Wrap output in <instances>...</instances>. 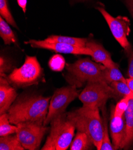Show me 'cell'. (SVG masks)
<instances>
[{"label": "cell", "mask_w": 133, "mask_h": 150, "mask_svg": "<svg viewBox=\"0 0 133 150\" xmlns=\"http://www.w3.org/2000/svg\"><path fill=\"white\" fill-rule=\"evenodd\" d=\"M51 97L38 95H22L16 98L7 114L12 125L23 122L44 123Z\"/></svg>", "instance_id": "6da1fadb"}, {"label": "cell", "mask_w": 133, "mask_h": 150, "mask_svg": "<svg viewBox=\"0 0 133 150\" xmlns=\"http://www.w3.org/2000/svg\"><path fill=\"white\" fill-rule=\"evenodd\" d=\"M66 114L77 131L85 133L96 149L100 150L103 142V125L100 109L82 106L66 112Z\"/></svg>", "instance_id": "7a4b0ae2"}, {"label": "cell", "mask_w": 133, "mask_h": 150, "mask_svg": "<svg viewBox=\"0 0 133 150\" xmlns=\"http://www.w3.org/2000/svg\"><path fill=\"white\" fill-rule=\"evenodd\" d=\"M105 68L104 65L88 58L80 59L72 64H66L68 72L65 76V80L70 85L77 88L90 81L106 82L103 77Z\"/></svg>", "instance_id": "3957f363"}, {"label": "cell", "mask_w": 133, "mask_h": 150, "mask_svg": "<svg viewBox=\"0 0 133 150\" xmlns=\"http://www.w3.org/2000/svg\"><path fill=\"white\" fill-rule=\"evenodd\" d=\"M49 135L42 150H66L70 147L75 127L67 117L66 112L54 118L50 122Z\"/></svg>", "instance_id": "277c9868"}, {"label": "cell", "mask_w": 133, "mask_h": 150, "mask_svg": "<svg viewBox=\"0 0 133 150\" xmlns=\"http://www.w3.org/2000/svg\"><path fill=\"white\" fill-rule=\"evenodd\" d=\"M43 70L37 57L26 56L23 65L14 69L6 79L17 87H25L37 84L41 79Z\"/></svg>", "instance_id": "5b68a950"}, {"label": "cell", "mask_w": 133, "mask_h": 150, "mask_svg": "<svg viewBox=\"0 0 133 150\" xmlns=\"http://www.w3.org/2000/svg\"><path fill=\"white\" fill-rule=\"evenodd\" d=\"M78 98L83 106L101 110L109 99H116V96L113 88L107 83L90 81L87 83Z\"/></svg>", "instance_id": "8992f818"}, {"label": "cell", "mask_w": 133, "mask_h": 150, "mask_svg": "<svg viewBox=\"0 0 133 150\" xmlns=\"http://www.w3.org/2000/svg\"><path fill=\"white\" fill-rule=\"evenodd\" d=\"M80 94L75 86L70 85L56 89L51 98L49 111L44 125L47 126L56 117L64 114L69 105Z\"/></svg>", "instance_id": "52a82bcc"}, {"label": "cell", "mask_w": 133, "mask_h": 150, "mask_svg": "<svg viewBox=\"0 0 133 150\" xmlns=\"http://www.w3.org/2000/svg\"><path fill=\"white\" fill-rule=\"evenodd\" d=\"M16 135L25 149L36 150L49 128L43 123L37 122H23L17 125Z\"/></svg>", "instance_id": "ba28073f"}, {"label": "cell", "mask_w": 133, "mask_h": 150, "mask_svg": "<svg viewBox=\"0 0 133 150\" xmlns=\"http://www.w3.org/2000/svg\"><path fill=\"white\" fill-rule=\"evenodd\" d=\"M96 8L101 13L110 28V31L115 38L119 42L125 52L132 49V47L127 37L130 33V21L126 16H118L113 18L103 7H97Z\"/></svg>", "instance_id": "9c48e42d"}, {"label": "cell", "mask_w": 133, "mask_h": 150, "mask_svg": "<svg viewBox=\"0 0 133 150\" xmlns=\"http://www.w3.org/2000/svg\"><path fill=\"white\" fill-rule=\"evenodd\" d=\"M26 44H30L31 46L34 48L43 49L50 50H53L56 53L72 54L75 55L84 54L90 55L91 56L92 51L87 47H81L72 46L60 42H49L45 40H30L25 42Z\"/></svg>", "instance_id": "30bf717a"}, {"label": "cell", "mask_w": 133, "mask_h": 150, "mask_svg": "<svg viewBox=\"0 0 133 150\" xmlns=\"http://www.w3.org/2000/svg\"><path fill=\"white\" fill-rule=\"evenodd\" d=\"M110 133L112 138V143L115 149H122L127 134L124 115L121 117H115L111 112Z\"/></svg>", "instance_id": "8fae6325"}, {"label": "cell", "mask_w": 133, "mask_h": 150, "mask_svg": "<svg viewBox=\"0 0 133 150\" xmlns=\"http://www.w3.org/2000/svg\"><path fill=\"white\" fill-rule=\"evenodd\" d=\"M6 77L0 78V114L7 113L18 98V93Z\"/></svg>", "instance_id": "7c38bea8"}, {"label": "cell", "mask_w": 133, "mask_h": 150, "mask_svg": "<svg viewBox=\"0 0 133 150\" xmlns=\"http://www.w3.org/2000/svg\"><path fill=\"white\" fill-rule=\"evenodd\" d=\"M86 47L92 51L91 57L96 62L102 64L108 68H113L118 65L112 61L110 53L101 44L93 40L88 39Z\"/></svg>", "instance_id": "4fadbf2b"}, {"label": "cell", "mask_w": 133, "mask_h": 150, "mask_svg": "<svg viewBox=\"0 0 133 150\" xmlns=\"http://www.w3.org/2000/svg\"><path fill=\"white\" fill-rule=\"evenodd\" d=\"M127 134L122 149H127L133 145V98L129 100L128 107L124 113Z\"/></svg>", "instance_id": "5bb4252c"}, {"label": "cell", "mask_w": 133, "mask_h": 150, "mask_svg": "<svg viewBox=\"0 0 133 150\" xmlns=\"http://www.w3.org/2000/svg\"><path fill=\"white\" fill-rule=\"evenodd\" d=\"M94 145L92 141L85 133L77 131L75 138L73 139L70 145V150L91 149Z\"/></svg>", "instance_id": "9a60e30c"}, {"label": "cell", "mask_w": 133, "mask_h": 150, "mask_svg": "<svg viewBox=\"0 0 133 150\" xmlns=\"http://www.w3.org/2000/svg\"><path fill=\"white\" fill-rule=\"evenodd\" d=\"M44 40L49 42H60L77 47H86V44L88 39L84 38L51 35Z\"/></svg>", "instance_id": "2e32d148"}, {"label": "cell", "mask_w": 133, "mask_h": 150, "mask_svg": "<svg viewBox=\"0 0 133 150\" xmlns=\"http://www.w3.org/2000/svg\"><path fill=\"white\" fill-rule=\"evenodd\" d=\"M1 150H24L25 148L19 141L16 134H10L0 138Z\"/></svg>", "instance_id": "e0dca14e"}, {"label": "cell", "mask_w": 133, "mask_h": 150, "mask_svg": "<svg viewBox=\"0 0 133 150\" xmlns=\"http://www.w3.org/2000/svg\"><path fill=\"white\" fill-rule=\"evenodd\" d=\"M103 77L106 82L110 85L112 82L124 81L127 82L121 71L119 69L118 64L113 68H105L103 70Z\"/></svg>", "instance_id": "ac0fdd59"}, {"label": "cell", "mask_w": 133, "mask_h": 150, "mask_svg": "<svg viewBox=\"0 0 133 150\" xmlns=\"http://www.w3.org/2000/svg\"><path fill=\"white\" fill-rule=\"evenodd\" d=\"M116 95V99L128 98H133V92L128 86L127 82L115 81L110 84Z\"/></svg>", "instance_id": "d6986e66"}, {"label": "cell", "mask_w": 133, "mask_h": 150, "mask_svg": "<svg viewBox=\"0 0 133 150\" xmlns=\"http://www.w3.org/2000/svg\"><path fill=\"white\" fill-rule=\"evenodd\" d=\"M103 112V142L100 148V150H115L114 146L110 141L109 137V130H108V117L106 112L105 106L101 109Z\"/></svg>", "instance_id": "ffe728a7"}, {"label": "cell", "mask_w": 133, "mask_h": 150, "mask_svg": "<svg viewBox=\"0 0 133 150\" xmlns=\"http://www.w3.org/2000/svg\"><path fill=\"white\" fill-rule=\"evenodd\" d=\"M0 36L6 45L16 42V37L12 29L1 16L0 17Z\"/></svg>", "instance_id": "44dd1931"}, {"label": "cell", "mask_w": 133, "mask_h": 150, "mask_svg": "<svg viewBox=\"0 0 133 150\" xmlns=\"http://www.w3.org/2000/svg\"><path fill=\"white\" fill-rule=\"evenodd\" d=\"M17 130V125H12L7 113L0 114V137L16 134Z\"/></svg>", "instance_id": "7402d4cb"}, {"label": "cell", "mask_w": 133, "mask_h": 150, "mask_svg": "<svg viewBox=\"0 0 133 150\" xmlns=\"http://www.w3.org/2000/svg\"><path fill=\"white\" fill-rule=\"evenodd\" d=\"M0 14L8 24L11 25L14 28L18 29L16 23L8 8L7 0H0Z\"/></svg>", "instance_id": "603a6c76"}, {"label": "cell", "mask_w": 133, "mask_h": 150, "mask_svg": "<svg viewBox=\"0 0 133 150\" xmlns=\"http://www.w3.org/2000/svg\"><path fill=\"white\" fill-rule=\"evenodd\" d=\"M66 62L64 57L61 54H55L51 57L49 62L50 69L54 71L60 72L62 71L66 66Z\"/></svg>", "instance_id": "cb8c5ba5"}, {"label": "cell", "mask_w": 133, "mask_h": 150, "mask_svg": "<svg viewBox=\"0 0 133 150\" xmlns=\"http://www.w3.org/2000/svg\"><path fill=\"white\" fill-rule=\"evenodd\" d=\"M129 99H130L128 98H122L117 103L115 107H112L111 112L114 116L121 117L124 115V113L128 107Z\"/></svg>", "instance_id": "d4e9b609"}, {"label": "cell", "mask_w": 133, "mask_h": 150, "mask_svg": "<svg viewBox=\"0 0 133 150\" xmlns=\"http://www.w3.org/2000/svg\"><path fill=\"white\" fill-rule=\"evenodd\" d=\"M11 69V64L4 57H0V77H6V74Z\"/></svg>", "instance_id": "484cf974"}, {"label": "cell", "mask_w": 133, "mask_h": 150, "mask_svg": "<svg viewBox=\"0 0 133 150\" xmlns=\"http://www.w3.org/2000/svg\"><path fill=\"white\" fill-rule=\"evenodd\" d=\"M128 57V78L133 79V49H131L129 51L126 52Z\"/></svg>", "instance_id": "4316f807"}, {"label": "cell", "mask_w": 133, "mask_h": 150, "mask_svg": "<svg viewBox=\"0 0 133 150\" xmlns=\"http://www.w3.org/2000/svg\"><path fill=\"white\" fill-rule=\"evenodd\" d=\"M133 18V0H123Z\"/></svg>", "instance_id": "83f0119b"}, {"label": "cell", "mask_w": 133, "mask_h": 150, "mask_svg": "<svg viewBox=\"0 0 133 150\" xmlns=\"http://www.w3.org/2000/svg\"><path fill=\"white\" fill-rule=\"evenodd\" d=\"M17 2L19 7L23 10L24 13H26V6H27V0H17Z\"/></svg>", "instance_id": "f1b7e54d"}, {"label": "cell", "mask_w": 133, "mask_h": 150, "mask_svg": "<svg viewBox=\"0 0 133 150\" xmlns=\"http://www.w3.org/2000/svg\"><path fill=\"white\" fill-rule=\"evenodd\" d=\"M126 81L128 86H129V87L131 88L132 92H133V79L128 78L126 79Z\"/></svg>", "instance_id": "f546056e"}, {"label": "cell", "mask_w": 133, "mask_h": 150, "mask_svg": "<svg viewBox=\"0 0 133 150\" xmlns=\"http://www.w3.org/2000/svg\"><path fill=\"white\" fill-rule=\"evenodd\" d=\"M79 1H86V0H79Z\"/></svg>", "instance_id": "4dcf8cb0"}]
</instances>
